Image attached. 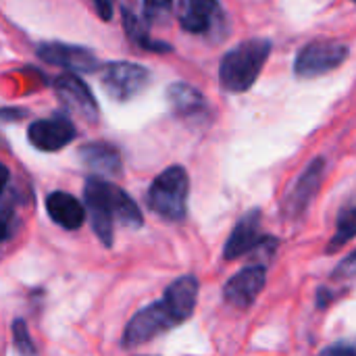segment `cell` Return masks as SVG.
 Returning a JSON list of instances; mask_svg holds the SVG:
<instances>
[{"label": "cell", "instance_id": "obj_1", "mask_svg": "<svg viewBox=\"0 0 356 356\" xmlns=\"http://www.w3.org/2000/svg\"><path fill=\"white\" fill-rule=\"evenodd\" d=\"M269 54H271V42L267 38H252L234 46L229 52L223 54L219 63L221 88L232 94L250 90L252 83L259 79Z\"/></svg>", "mask_w": 356, "mask_h": 356}, {"label": "cell", "instance_id": "obj_2", "mask_svg": "<svg viewBox=\"0 0 356 356\" xmlns=\"http://www.w3.org/2000/svg\"><path fill=\"white\" fill-rule=\"evenodd\" d=\"M188 192H190V179L184 167L173 165L167 167L156 179L152 181L148 190V207L159 217L167 221H184L188 213Z\"/></svg>", "mask_w": 356, "mask_h": 356}, {"label": "cell", "instance_id": "obj_3", "mask_svg": "<svg viewBox=\"0 0 356 356\" xmlns=\"http://www.w3.org/2000/svg\"><path fill=\"white\" fill-rule=\"evenodd\" d=\"M348 58V46L336 40H317L300 48L294 60V73L300 79L327 75Z\"/></svg>", "mask_w": 356, "mask_h": 356}, {"label": "cell", "instance_id": "obj_4", "mask_svg": "<svg viewBox=\"0 0 356 356\" xmlns=\"http://www.w3.org/2000/svg\"><path fill=\"white\" fill-rule=\"evenodd\" d=\"M100 81H102L104 92L113 100L127 102V100L136 98L140 92H144V88L150 81V73L146 67H142L138 63L117 60V63H108L102 69Z\"/></svg>", "mask_w": 356, "mask_h": 356}, {"label": "cell", "instance_id": "obj_5", "mask_svg": "<svg viewBox=\"0 0 356 356\" xmlns=\"http://www.w3.org/2000/svg\"><path fill=\"white\" fill-rule=\"evenodd\" d=\"M86 207L90 213L92 229L98 236V240L104 246H113V221H115V211H113V184L100 179V177H90L86 181Z\"/></svg>", "mask_w": 356, "mask_h": 356}, {"label": "cell", "instance_id": "obj_6", "mask_svg": "<svg viewBox=\"0 0 356 356\" xmlns=\"http://www.w3.org/2000/svg\"><path fill=\"white\" fill-rule=\"evenodd\" d=\"M175 325H179V323L173 319L167 305L163 300L154 302V305L142 309L140 313H136L131 317V321L127 323L125 334H123V346L134 348V346L146 344L154 336H159V334H163V332H167V330H171Z\"/></svg>", "mask_w": 356, "mask_h": 356}, {"label": "cell", "instance_id": "obj_7", "mask_svg": "<svg viewBox=\"0 0 356 356\" xmlns=\"http://www.w3.org/2000/svg\"><path fill=\"white\" fill-rule=\"evenodd\" d=\"M77 138V129L67 115H52L50 119H38L27 129V140L42 152H56L69 146Z\"/></svg>", "mask_w": 356, "mask_h": 356}, {"label": "cell", "instance_id": "obj_8", "mask_svg": "<svg viewBox=\"0 0 356 356\" xmlns=\"http://www.w3.org/2000/svg\"><path fill=\"white\" fill-rule=\"evenodd\" d=\"M323 173H325V159L323 156H317L307 165V169L294 181L292 190L288 192V196L284 200V215L286 217L296 219L309 209V204L313 202V198L317 196V192L321 188Z\"/></svg>", "mask_w": 356, "mask_h": 356}, {"label": "cell", "instance_id": "obj_9", "mask_svg": "<svg viewBox=\"0 0 356 356\" xmlns=\"http://www.w3.org/2000/svg\"><path fill=\"white\" fill-rule=\"evenodd\" d=\"M38 56L56 67H65L75 73H94L98 69V58L90 48L65 42H44L38 46Z\"/></svg>", "mask_w": 356, "mask_h": 356}, {"label": "cell", "instance_id": "obj_10", "mask_svg": "<svg viewBox=\"0 0 356 356\" xmlns=\"http://www.w3.org/2000/svg\"><path fill=\"white\" fill-rule=\"evenodd\" d=\"M54 92L58 100L73 111L75 115L83 117L86 121L94 123L98 119V102L88 88V83L81 81V77L73 73H63L54 79Z\"/></svg>", "mask_w": 356, "mask_h": 356}, {"label": "cell", "instance_id": "obj_11", "mask_svg": "<svg viewBox=\"0 0 356 356\" xmlns=\"http://www.w3.org/2000/svg\"><path fill=\"white\" fill-rule=\"evenodd\" d=\"M265 280H267V271L263 265L242 269L225 284V288H223L225 302L236 309H242V311L250 309L254 305V300L259 298V294L263 292Z\"/></svg>", "mask_w": 356, "mask_h": 356}, {"label": "cell", "instance_id": "obj_12", "mask_svg": "<svg viewBox=\"0 0 356 356\" xmlns=\"http://www.w3.org/2000/svg\"><path fill=\"white\" fill-rule=\"evenodd\" d=\"M261 211L252 209L248 211L234 227V232L227 238V244L223 248V259L236 261L248 252H252L261 242Z\"/></svg>", "mask_w": 356, "mask_h": 356}, {"label": "cell", "instance_id": "obj_13", "mask_svg": "<svg viewBox=\"0 0 356 356\" xmlns=\"http://www.w3.org/2000/svg\"><path fill=\"white\" fill-rule=\"evenodd\" d=\"M196 300H198V280L194 275H184L175 280L163 296V302L167 305L169 313L177 323H184L186 319L192 317Z\"/></svg>", "mask_w": 356, "mask_h": 356}, {"label": "cell", "instance_id": "obj_14", "mask_svg": "<svg viewBox=\"0 0 356 356\" xmlns=\"http://www.w3.org/2000/svg\"><path fill=\"white\" fill-rule=\"evenodd\" d=\"M167 102L179 119H196L207 113V98L184 81H175L167 88Z\"/></svg>", "mask_w": 356, "mask_h": 356}, {"label": "cell", "instance_id": "obj_15", "mask_svg": "<svg viewBox=\"0 0 356 356\" xmlns=\"http://www.w3.org/2000/svg\"><path fill=\"white\" fill-rule=\"evenodd\" d=\"M46 211L50 219L65 229H79L86 219V209L81 202L67 192H52L46 198Z\"/></svg>", "mask_w": 356, "mask_h": 356}, {"label": "cell", "instance_id": "obj_16", "mask_svg": "<svg viewBox=\"0 0 356 356\" xmlns=\"http://www.w3.org/2000/svg\"><path fill=\"white\" fill-rule=\"evenodd\" d=\"M81 163L96 171L98 175H119L121 173V154L113 144L106 142H90L79 148Z\"/></svg>", "mask_w": 356, "mask_h": 356}, {"label": "cell", "instance_id": "obj_17", "mask_svg": "<svg viewBox=\"0 0 356 356\" xmlns=\"http://www.w3.org/2000/svg\"><path fill=\"white\" fill-rule=\"evenodd\" d=\"M219 15L217 0H186L179 23L190 33H207L213 27V21Z\"/></svg>", "mask_w": 356, "mask_h": 356}, {"label": "cell", "instance_id": "obj_18", "mask_svg": "<svg viewBox=\"0 0 356 356\" xmlns=\"http://www.w3.org/2000/svg\"><path fill=\"white\" fill-rule=\"evenodd\" d=\"M121 13H123V27H125V33H127V38H129L136 46H140L142 50H150V52H171V50H173L169 44L159 42V40H152L150 33H148L146 23H144L134 10H129L127 6H123Z\"/></svg>", "mask_w": 356, "mask_h": 356}, {"label": "cell", "instance_id": "obj_19", "mask_svg": "<svg viewBox=\"0 0 356 356\" xmlns=\"http://www.w3.org/2000/svg\"><path fill=\"white\" fill-rule=\"evenodd\" d=\"M113 211H115V219H119L127 227H142L144 223V217L138 204L115 184H113Z\"/></svg>", "mask_w": 356, "mask_h": 356}, {"label": "cell", "instance_id": "obj_20", "mask_svg": "<svg viewBox=\"0 0 356 356\" xmlns=\"http://www.w3.org/2000/svg\"><path fill=\"white\" fill-rule=\"evenodd\" d=\"M356 236V207L353 209H346L340 213L338 217V227H336V234L327 246V252H336L338 248H342L346 242H350Z\"/></svg>", "mask_w": 356, "mask_h": 356}, {"label": "cell", "instance_id": "obj_21", "mask_svg": "<svg viewBox=\"0 0 356 356\" xmlns=\"http://www.w3.org/2000/svg\"><path fill=\"white\" fill-rule=\"evenodd\" d=\"M13 342H15V348L21 356H35V346L31 342V336L27 332L25 321H21V319H17L13 323Z\"/></svg>", "mask_w": 356, "mask_h": 356}, {"label": "cell", "instance_id": "obj_22", "mask_svg": "<svg viewBox=\"0 0 356 356\" xmlns=\"http://www.w3.org/2000/svg\"><path fill=\"white\" fill-rule=\"evenodd\" d=\"M173 8V0H144V17L148 23H163Z\"/></svg>", "mask_w": 356, "mask_h": 356}, {"label": "cell", "instance_id": "obj_23", "mask_svg": "<svg viewBox=\"0 0 356 356\" xmlns=\"http://www.w3.org/2000/svg\"><path fill=\"white\" fill-rule=\"evenodd\" d=\"M13 225H15V211H13V207L10 204L0 207V244L10 238Z\"/></svg>", "mask_w": 356, "mask_h": 356}, {"label": "cell", "instance_id": "obj_24", "mask_svg": "<svg viewBox=\"0 0 356 356\" xmlns=\"http://www.w3.org/2000/svg\"><path fill=\"white\" fill-rule=\"evenodd\" d=\"M334 277L336 280H353L356 277V250L350 252L336 269H334Z\"/></svg>", "mask_w": 356, "mask_h": 356}, {"label": "cell", "instance_id": "obj_25", "mask_svg": "<svg viewBox=\"0 0 356 356\" xmlns=\"http://www.w3.org/2000/svg\"><path fill=\"white\" fill-rule=\"evenodd\" d=\"M319 356H356V344H334L319 353Z\"/></svg>", "mask_w": 356, "mask_h": 356}, {"label": "cell", "instance_id": "obj_26", "mask_svg": "<svg viewBox=\"0 0 356 356\" xmlns=\"http://www.w3.org/2000/svg\"><path fill=\"white\" fill-rule=\"evenodd\" d=\"M94 8L98 13V17L102 21H111L113 19V10H115V0H92Z\"/></svg>", "mask_w": 356, "mask_h": 356}, {"label": "cell", "instance_id": "obj_27", "mask_svg": "<svg viewBox=\"0 0 356 356\" xmlns=\"http://www.w3.org/2000/svg\"><path fill=\"white\" fill-rule=\"evenodd\" d=\"M23 117H27L25 108H17V106L0 108V121H21Z\"/></svg>", "mask_w": 356, "mask_h": 356}, {"label": "cell", "instance_id": "obj_28", "mask_svg": "<svg viewBox=\"0 0 356 356\" xmlns=\"http://www.w3.org/2000/svg\"><path fill=\"white\" fill-rule=\"evenodd\" d=\"M330 290H319V296H317V307L319 309H323V307H327V302H330Z\"/></svg>", "mask_w": 356, "mask_h": 356}, {"label": "cell", "instance_id": "obj_29", "mask_svg": "<svg viewBox=\"0 0 356 356\" xmlns=\"http://www.w3.org/2000/svg\"><path fill=\"white\" fill-rule=\"evenodd\" d=\"M6 184H8V169L0 163V194L6 188Z\"/></svg>", "mask_w": 356, "mask_h": 356}, {"label": "cell", "instance_id": "obj_30", "mask_svg": "<svg viewBox=\"0 0 356 356\" xmlns=\"http://www.w3.org/2000/svg\"><path fill=\"white\" fill-rule=\"evenodd\" d=\"M353 2H356V0H353Z\"/></svg>", "mask_w": 356, "mask_h": 356}]
</instances>
